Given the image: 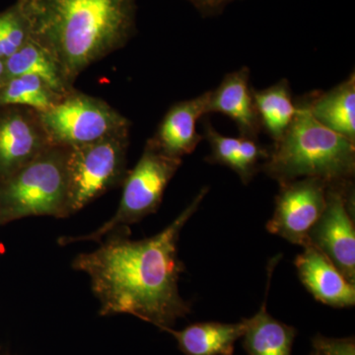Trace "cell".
Returning <instances> with one entry per match:
<instances>
[{
  "instance_id": "cell-1",
  "label": "cell",
  "mask_w": 355,
  "mask_h": 355,
  "mask_svg": "<svg viewBox=\"0 0 355 355\" xmlns=\"http://www.w3.org/2000/svg\"><path fill=\"white\" fill-rule=\"evenodd\" d=\"M209 191V187L200 189L158 234L132 240L130 228L120 229L107 235L95 251L74 259L73 270L90 279L100 316L132 315L163 331L190 314L191 303L179 289L180 277L186 270L179 258L180 235Z\"/></svg>"
},
{
  "instance_id": "cell-2",
  "label": "cell",
  "mask_w": 355,
  "mask_h": 355,
  "mask_svg": "<svg viewBox=\"0 0 355 355\" xmlns=\"http://www.w3.org/2000/svg\"><path fill=\"white\" fill-rule=\"evenodd\" d=\"M15 6L30 40L53 58L72 86L135 33L137 0H17Z\"/></svg>"
},
{
  "instance_id": "cell-3",
  "label": "cell",
  "mask_w": 355,
  "mask_h": 355,
  "mask_svg": "<svg viewBox=\"0 0 355 355\" xmlns=\"http://www.w3.org/2000/svg\"><path fill=\"white\" fill-rule=\"evenodd\" d=\"M295 118L270 148L261 171L279 183L318 178L327 183L354 180L355 144L319 123L304 97L296 101Z\"/></svg>"
},
{
  "instance_id": "cell-4",
  "label": "cell",
  "mask_w": 355,
  "mask_h": 355,
  "mask_svg": "<svg viewBox=\"0 0 355 355\" xmlns=\"http://www.w3.org/2000/svg\"><path fill=\"white\" fill-rule=\"evenodd\" d=\"M69 150L49 146L0 182V226L30 216L69 217Z\"/></svg>"
},
{
  "instance_id": "cell-5",
  "label": "cell",
  "mask_w": 355,
  "mask_h": 355,
  "mask_svg": "<svg viewBox=\"0 0 355 355\" xmlns=\"http://www.w3.org/2000/svg\"><path fill=\"white\" fill-rule=\"evenodd\" d=\"M181 165L182 159L166 155L147 140L139 162L128 170L121 184L123 193L113 217L89 234L62 236L58 244L67 246L77 242H100L114 231L130 228L155 214L162 203L166 188Z\"/></svg>"
},
{
  "instance_id": "cell-6",
  "label": "cell",
  "mask_w": 355,
  "mask_h": 355,
  "mask_svg": "<svg viewBox=\"0 0 355 355\" xmlns=\"http://www.w3.org/2000/svg\"><path fill=\"white\" fill-rule=\"evenodd\" d=\"M130 130L69 147V216L123 184L128 174Z\"/></svg>"
},
{
  "instance_id": "cell-7",
  "label": "cell",
  "mask_w": 355,
  "mask_h": 355,
  "mask_svg": "<svg viewBox=\"0 0 355 355\" xmlns=\"http://www.w3.org/2000/svg\"><path fill=\"white\" fill-rule=\"evenodd\" d=\"M39 116L55 146H84L132 127L130 120L105 100L76 89Z\"/></svg>"
},
{
  "instance_id": "cell-8",
  "label": "cell",
  "mask_w": 355,
  "mask_h": 355,
  "mask_svg": "<svg viewBox=\"0 0 355 355\" xmlns=\"http://www.w3.org/2000/svg\"><path fill=\"white\" fill-rule=\"evenodd\" d=\"M308 245L321 251L355 284L354 180L328 184L326 207L311 230Z\"/></svg>"
},
{
  "instance_id": "cell-9",
  "label": "cell",
  "mask_w": 355,
  "mask_h": 355,
  "mask_svg": "<svg viewBox=\"0 0 355 355\" xmlns=\"http://www.w3.org/2000/svg\"><path fill=\"white\" fill-rule=\"evenodd\" d=\"M328 184L318 178L279 183L275 210L266 223V230L291 244L307 246L311 230L326 207Z\"/></svg>"
},
{
  "instance_id": "cell-10",
  "label": "cell",
  "mask_w": 355,
  "mask_h": 355,
  "mask_svg": "<svg viewBox=\"0 0 355 355\" xmlns=\"http://www.w3.org/2000/svg\"><path fill=\"white\" fill-rule=\"evenodd\" d=\"M51 146L38 112L0 107V182Z\"/></svg>"
},
{
  "instance_id": "cell-11",
  "label": "cell",
  "mask_w": 355,
  "mask_h": 355,
  "mask_svg": "<svg viewBox=\"0 0 355 355\" xmlns=\"http://www.w3.org/2000/svg\"><path fill=\"white\" fill-rule=\"evenodd\" d=\"M209 96L207 91L197 97L173 104L148 141L170 157L183 159L193 153L205 139L198 132L197 123L207 114Z\"/></svg>"
},
{
  "instance_id": "cell-12",
  "label": "cell",
  "mask_w": 355,
  "mask_h": 355,
  "mask_svg": "<svg viewBox=\"0 0 355 355\" xmlns=\"http://www.w3.org/2000/svg\"><path fill=\"white\" fill-rule=\"evenodd\" d=\"M294 261L303 286L319 302L333 308L355 305V284H350L328 257L307 245Z\"/></svg>"
},
{
  "instance_id": "cell-13",
  "label": "cell",
  "mask_w": 355,
  "mask_h": 355,
  "mask_svg": "<svg viewBox=\"0 0 355 355\" xmlns=\"http://www.w3.org/2000/svg\"><path fill=\"white\" fill-rule=\"evenodd\" d=\"M249 67L226 74L214 90L209 91L207 114H222L234 121L239 135L258 139L261 132L250 84Z\"/></svg>"
},
{
  "instance_id": "cell-14",
  "label": "cell",
  "mask_w": 355,
  "mask_h": 355,
  "mask_svg": "<svg viewBox=\"0 0 355 355\" xmlns=\"http://www.w3.org/2000/svg\"><path fill=\"white\" fill-rule=\"evenodd\" d=\"M210 147V154L205 160L210 164L225 166L248 184L261 171V165L270 154V148L261 146L258 139L239 135L226 137L217 132L211 121H205V135Z\"/></svg>"
},
{
  "instance_id": "cell-15",
  "label": "cell",
  "mask_w": 355,
  "mask_h": 355,
  "mask_svg": "<svg viewBox=\"0 0 355 355\" xmlns=\"http://www.w3.org/2000/svg\"><path fill=\"white\" fill-rule=\"evenodd\" d=\"M247 328V320L238 323L200 322L183 330L166 328L162 331L176 340L184 355H233L235 345L242 338Z\"/></svg>"
},
{
  "instance_id": "cell-16",
  "label": "cell",
  "mask_w": 355,
  "mask_h": 355,
  "mask_svg": "<svg viewBox=\"0 0 355 355\" xmlns=\"http://www.w3.org/2000/svg\"><path fill=\"white\" fill-rule=\"evenodd\" d=\"M277 260H273L268 270L266 297L260 310L253 317L246 318L247 328L242 336L243 347L248 355H291L297 330L272 317L266 309L268 288L273 268Z\"/></svg>"
},
{
  "instance_id": "cell-17",
  "label": "cell",
  "mask_w": 355,
  "mask_h": 355,
  "mask_svg": "<svg viewBox=\"0 0 355 355\" xmlns=\"http://www.w3.org/2000/svg\"><path fill=\"white\" fill-rule=\"evenodd\" d=\"M311 114L322 125L355 144V76L327 92L305 95Z\"/></svg>"
},
{
  "instance_id": "cell-18",
  "label": "cell",
  "mask_w": 355,
  "mask_h": 355,
  "mask_svg": "<svg viewBox=\"0 0 355 355\" xmlns=\"http://www.w3.org/2000/svg\"><path fill=\"white\" fill-rule=\"evenodd\" d=\"M253 98L261 130L277 144L295 118L297 105L286 78L261 90L253 88Z\"/></svg>"
},
{
  "instance_id": "cell-19",
  "label": "cell",
  "mask_w": 355,
  "mask_h": 355,
  "mask_svg": "<svg viewBox=\"0 0 355 355\" xmlns=\"http://www.w3.org/2000/svg\"><path fill=\"white\" fill-rule=\"evenodd\" d=\"M4 64L7 79L25 74L37 76L62 97L76 90L74 86L65 80L53 58L31 40L4 60Z\"/></svg>"
},
{
  "instance_id": "cell-20",
  "label": "cell",
  "mask_w": 355,
  "mask_h": 355,
  "mask_svg": "<svg viewBox=\"0 0 355 355\" xmlns=\"http://www.w3.org/2000/svg\"><path fill=\"white\" fill-rule=\"evenodd\" d=\"M62 98L39 77L25 74L7 79L0 91V107H24L44 113Z\"/></svg>"
},
{
  "instance_id": "cell-21",
  "label": "cell",
  "mask_w": 355,
  "mask_h": 355,
  "mask_svg": "<svg viewBox=\"0 0 355 355\" xmlns=\"http://www.w3.org/2000/svg\"><path fill=\"white\" fill-rule=\"evenodd\" d=\"M29 40L27 25L15 4L0 12V60L10 58Z\"/></svg>"
},
{
  "instance_id": "cell-22",
  "label": "cell",
  "mask_w": 355,
  "mask_h": 355,
  "mask_svg": "<svg viewBox=\"0 0 355 355\" xmlns=\"http://www.w3.org/2000/svg\"><path fill=\"white\" fill-rule=\"evenodd\" d=\"M309 355H355L354 338H328L317 334L313 338Z\"/></svg>"
},
{
  "instance_id": "cell-23",
  "label": "cell",
  "mask_w": 355,
  "mask_h": 355,
  "mask_svg": "<svg viewBox=\"0 0 355 355\" xmlns=\"http://www.w3.org/2000/svg\"><path fill=\"white\" fill-rule=\"evenodd\" d=\"M203 15H214L221 12L228 4L236 0H188Z\"/></svg>"
},
{
  "instance_id": "cell-24",
  "label": "cell",
  "mask_w": 355,
  "mask_h": 355,
  "mask_svg": "<svg viewBox=\"0 0 355 355\" xmlns=\"http://www.w3.org/2000/svg\"><path fill=\"white\" fill-rule=\"evenodd\" d=\"M7 80L6 64L4 60H0V91L3 87Z\"/></svg>"
},
{
  "instance_id": "cell-25",
  "label": "cell",
  "mask_w": 355,
  "mask_h": 355,
  "mask_svg": "<svg viewBox=\"0 0 355 355\" xmlns=\"http://www.w3.org/2000/svg\"><path fill=\"white\" fill-rule=\"evenodd\" d=\"M1 355H12V354H9V352H6V354H1Z\"/></svg>"
},
{
  "instance_id": "cell-26",
  "label": "cell",
  "mask_w": 355,
  "mask_h": 355,
  "mask_svg": "<svg viewBox=\"0 0 355 355\" xmlns=\"http://www.w3.org/2000/svg\"><path fill=\"white\" fill-rule=\"evenodd\" d=\"M0 350H1V347H0Z\"/></svg>"
}]
</instances>
